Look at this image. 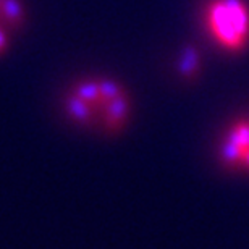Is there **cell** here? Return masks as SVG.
<instances>
[{
  "label": "cell",
  "mask_w": 249,
  "mask_h": 249,
  "mask_svg": "<svg viewBox=\"0 0 249 249\" xmlns=\"http://www.w3.org/2000/svg\"><path fill=\"white\" fill-rule=\"evenodd\" d=\"M24 23V8L19 0H0V55L8 51L12 34Z\"/></svg>",
  "instance_id": "4"
},
{
  "label": "cell",
  "mask_w": 249,
  "mask_h": 249,
  "mask_svg": "<svg viewBox=\"0 0 249 249\" xmlns=\"http://www.w3.org/2000/svg\"><path fill=\"white\" fill-rule=\"evenodd\" d=\"M204 26L207 36L223 52H245L249 46V5L246 0H209Z\"/></svg>",
  "instance_id": "2"
},
{
  "label": "cell",
  "mask_w": 249,
  "mask_h": 249,
  "mask_svg": "<svg viewBox=\"0 0 249 249\" xmlns=\"http://www.w3.org/2000/svg\"><path fill=\"white\" fill-rule=\"evenodd\" d=\"M217 156L223 168L249 175V115L233 118L227 124L218 138Z\"/></svg>",
  "instance_id": "3"
},
{
  "label": "cell",
  "mask_w": 249,
  "mask_h": 249,
  "mask_svg": "<svg viewBox=\"0 0 249 249\" xmlns=\"http://www.w3.org/2000/svg\"><path fill=\"white\" fill-rule=\"evenodd\" d=\"M63 115L79 128L117 134L133 115L131 94L120 81L107 76L76 79L63 94Z\"/></svg>",
  "instance_id": "1"
},
{
  "label": "cell",
  "mask_w": 249,
  "mask_h": 249,
  "mask_svg": "<svg viewBox=\"0 0 249 249\" xmlns=\"http://www.w3.org/2000/svg\"><path fill=\"white\" fill-rule=\"evenodd\" d=\"M177 67L183 79L193 81V79L197 78L199 71H201V57H199V53L194 49H186L181 53L180 62H178Z\"/></svg>",
  "instance_id": "5"
}]
</instances>
